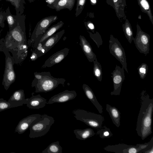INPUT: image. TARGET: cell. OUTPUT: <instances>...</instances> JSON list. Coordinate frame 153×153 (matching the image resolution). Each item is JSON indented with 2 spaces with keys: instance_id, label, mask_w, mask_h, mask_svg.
<instances>
[{
  "instance_id": "cell-1",
  "label": "cell",
  "mask_w": 153,
  "mask_h": 153,
  "mask_svg": "<svg viewBox=\"0 0 153 153\" xmlns=\"http://www.w3.org/2000/svg\"><path fill=\"white\" fill-rule=\"evenodd\" d=\"M16 22L4 38V46L12 54L15 63L24 60L27 56V47L26 35V15L16 14Z\"/></svg>"
},
{
  "instance_id": "cell-2",
  "label": "cell",
  "mask_w": 153,
  "mask_h": 153,
  "mask_svg": "<svg viewBox=\"0 0 153 153\" xmlns=\"http://www.w3.org/2000/svg\"><path fill=\"white\" fill-rule=\"evenodd\" d=\"M140 107L137 118L136 130L138 136L144 140L152 133V116L153 99H151L146 91L140 94Z\"/></svg>"
},
{
  "instance_id": "cell-3",
  "label": "cell",
  "mask_w": 153,
  "mask_h": 153,
  "mask_svg": "<svg viewBox=\"0 0 153 153\" xmlns=\"http://www.w3.org/2000/svg\"><path fill=\"white\" fill-rule=\"evenodd\" d=\"M65 81L64 78L54 77L50 72H45L41 79H37L34 78L31 86L35 87L36 93H46L53 90L59 84L64 86Z\"/></svg>"
},
{
  "instance_id": "cell-4",
  "label": "cell",
  "mask_w": 153,
  "mask_h": 153,
  "mask_svg": "<svg viewBox=\"0 0 153 153\" xmlns=\"http://www.w3.org/2000/svg\"><path fill=\"white\" fill-rule=\"evenodd\" d=\"M75 118L92 128L99 129L102 126L104 119L100 114L81 109H76L73 111Z\"/></svg>"
},
{
  "instance_id": "cell-5",
  "label": "cell",
  "mask_w": 153,
  "mask_h": 153,
  "mask_svg": "<svg viewBox=\"0 0 153 153\" xmlns=\"http://www.w3.org/2000/svg\"><path fill=\"white\" fill-rule=\"evenodd\" d=\"M54 122V119L52 117L45 114L41 115L40 119L30 127L29 137L35 138L45 135Z\"/></svg>"
},
{
  "instance_id": "cell-6",
  "label": "cell",
  "mask_w": 153,
  "mask_h": 153,
  "mask_svg": "<svg viewBox=\"0 0 153 153\" xmlns=\"http://www.w3.org/2000/svg\"><path fill=\"white\" fill-rule=\"evenodd\" d=\"M3 52L5 54V69L2 85L4 86L5 89L7 91L16 79V75L13 67L15 61L13 56L10 55L4 46Z\"/></svg>"
},
{
  "instance_id": "cell-7",
  "label": "cell",
  "mask_w": 153,
  "mask_h": 153,
  "mask_svg": "<svg viewBox=\"0 0 153 153\" xmlns=\"http://www.w3.org/2000/svg\"><path fill=\"white\" fill-rule=\"evenodd\" d=\"M152 142V137L150 141L142 144H137L136 145H128L123 143L112 145H108L104 148L106 151L116 153H137L145 148Z\"/></svg>"
},
{
  "instance_id": "cell-8",
  "label": "cell",
  "mask_w": 153,
  "mask_h": 153,
  "mask_svg": "<svg viewBox=\"0 0 153 153\" xmlns=\"http://www.w3.org/2000/svg\"><path fill=\"white\" fill-rule=\"evenodd\" d=\"M109 42L110 53L120 62L122 67L128 73L125 51L120 42L112 34L110 35Z\"/></svg>"
},
{
  "instance_id": "cell-9",
  "label": "cell",
  "mask_w": 153,
  "mask_h": 153,
  "mask_svg": "<svg viewBox=\"0 0 153 153\" xmlns=\"http://www.w3.org/2000/svg\"><path fill=\"white\" fill-rule=\"evenodd\" d=\"M137 32L133 41L138 51L146 56L149 53L150 36L143 31L137 23Z\"/></svg>"
},
{
  "instance_id": "cell-10",
  "label": "cell",
  "mask_w": 153,
  "mask_h": 153,
  "mask_svg": "<svg viewBox=\"0 0 153 153\" xmlns=\"http://www.w3.org/2000/svg\"><path fill=\"white\" fill-rule=\"evenodd\" d=\"M58 19L57 16L45 17L37 23L31 36L30 41L35 42L37 38L42 35L51 25Z\"/></svg>"
},
{
  "instance_id": "cell-11",
  "label": "cell",
  "mask_w": 153,
  "mask_h": 153,
  "mask_svg": "<svg viewBox=\"0 0 153 153\" xmlns=\"http://www.w3.org/2000/svg\"><path fill=\"white\" fill-rule=\"evenodd\" d=\"M113 84V91L110 93L111 95L119 96L120 94L123 82L124 80V69L116 65L114 70L111 73Z\"/></svg>"
},
{
  "instance_id": "cell-12",
  "label": "cell",
  "mask_w": 153,
  "mask_h": 153,
  "mask_svg": "<svg viewBox=\"0 0 153 153\" xmlns=\"http://www.w3.org/2000/svg\"><path fill=\"white\" fill-rule=\"evenodd\" d=\"M41 116L39 114H33L22 119L18 123L14 132H17L19 134L23 133L32 124L38 120Z\"/></svg>"
},
{
  "instance_id": "cell-13",
  "label": "cell",
  "mask_w": 153,
  "mask_h": 153,
  "mask_svg": "<svg viewBox=\"0 0 153 153\" xmlns=\"http://www.w3.org/2000/svg\"><path fill=\"white\" fill-rule=\"evenodd\" d=\"M69 51V49L65 48L54 53L45 61L41 68L51 67L59 63L68 55Z\"/></svg>"
},
{
  "instance_id": "cell-14",
  "label": "cell",
  "mask_w": 153,
  "mask_h": 153,
  "mask_svg": "<svg viewBox=\"0 0 153 153\" xmlns=\"http://www.w3.org/2000/svg\"><path fill=\"white\" fill-rule=\"evenodd\" d=\"M77 95L75 91L65 90L51 97L47 102V104L55 103L64 102L75 98Z\"/></svg>"
},
{
  "instance_id": "cell-15",
  "label": "cell",
  "mask_w": 153,
  "mask_h": 153,
  "mask_svg": "<svg viewBox=\"0 0 153 153\" xmlns=\"http://www.w3.org/2000/svg\"><path fill=\"white\" fill-rule=\"evenodd\" d=\"M64 24V23L60 21L49 28L42 35L39 37L34 42V48H36L39 43H41L43 45L45 41L61 28Z\"/></svg>"
},
{
  "instance_id": "cell-16",
  "label": "cell",
  "mask_w": 153,
  "mask_h": 153,
  "mask_svg": "<svg viewBox=\"0 0 153 153\" xmlns=\"http://www.w3.org/2000/svg\"><path fill=\"white\" fill-rule=\"evenodd\" d=\"M25 104L29 108L38 109L44 107L47 103V100L40 94L32 95L30 98H26Z\"/></svg>"
},
{
  "instance_id": "cell-17",
  "label": "cell",
  "mask_w": 153,
  "mask_h": 153,
  "mask_svg": "<svg viewBox=\"0 0 153 153\" xmlns=\"http://www.w3.org/2000/svg\"><path fill=\"white\" fill-rule=\"evenodd\" d=\"M79 38V44L89 62H93L97 58L91 45L83 36L80 35Z\"/></svg>"
},
{
  "instance_id": "cell-18",
  "label": "cell",
  "mask_w": 153,
  "mask_h": 153,
  "mask_svg": "<svg viewBox=\"0 0 153 153\" xmlns=\"http://www.w3.org/2000/svg\"><path fill=\"white\" fill-rule=\"evenodd\" d=\"M76 0H56L52 4H47L49 8L58 12L65 9L71 11L74 6Z\"/></svg>"
},
{
  "instance_id": "cell-19",
  "label": "cell",
  "mask_w": 153,
  "mask_h": 153,
  "mask_svg": "<svg viewBox=\"0 0 153 153\" xmlns=\"http://www.w3.org/2000/svg\"><path fill=\"white\" fill-rule=\"evenodd\" d=\"M26 101L24 90L20 89L14 91L8 101L14 108L25 104Z\"/></svg>"
},
{
  "instance_id": "cell-20",
  "label": "cell",
  "mask_w": 153,
  "mask_h": 153,
  "mask_svg": "<svg viewBox=\"0 0 153 153\" xmlns=\"http://www.w3.org/2000/svg\"><path fill=\"white\" fill-rule=\"evenodd\" d=\"M65 32L64 30L52 35L47 39L42 45L44 54L48 51L61 39Z\"/></svg>"
},
{
  "instance_id": "cell-21",
  "label": "cell",
  "mask_w": 153,
  "mask_h": 153,
  "mask_svg": "<svg viewBox=\"0 0 153 153\" xmlns=\"http://www.w3.org/2000/svg\"><path fill=\"white\" fill-rule=\"evenodd\" d=\"M82 89L87 97L94 105L99 113L102 114L103 108L98 102L92 89L88 85L85 84L82 85Z\"/></svg>"
},
{
  "instance_id": "cell-22",
  "label": "cell",
  "mask_w": 153,
  "mask_h": 153,
  "mask_svg": "<svg viewBox=\"0 0 153 153\" xmlns=\"http://www.w3.org/2000/svg\"><path fill=\"white\" fill-rule=\"evenodd\" d=\"M106 110L108 113L113 123L118 128L120 126L121 113L117 108L112 106L108 104H106Z\"/></svg>"
},
{
  "instance_id": "cell-23",
  "label": "cell",
  "mask_w": 153,
  "mask_h": 153,
  "mask_svg": "<svg viewBox=\"0 0 153 153\" xmlns=\"http://www.w3.org/2000/svg\"><path fill=\"white\" fill-rule=\"evenodd\" d=\"M76 137L80 140H85L93 136L95 134L94 131L90 128L83 129H76L74 131Z\"/></svg>"
},
{
  "instance_id": "cell-24",
  "label": "cell",
  "mask_w": 153,
  "mask_h": 153,
  "mask_svg": "<svg viewBox=\"0 0 153 153\" xmlns=\"http://www.w3.org/2000/svg\"><path fill=\"white\" fill-rule=\"evenodd\" d=\"M137 2L141 11L147 15L153 25V16L149 1L147 0H137Z\"/></svg>"
},
{
  "instance_id": "cell-25",
  "label": "cell",
  "mask_w": 153,
  "mask_h": 153,
  "mask_svg": "<svg viewBox=\"0 0 153 153\" xmlns=\"http://www.w3.org/2000/svg\"><path fill=\"white\" fill-rule=\"evenodd\" d=\"M122 27L126 37L131 44L134 38L131 26L127 19H126L124 23L123 24Z\"/></svg>"
},
{
  "instance_id": "cell-26",
  "label": "cell",
  "mask_w": 153,
  "mask_h": 153,
  "mask_svg": "<svg viewBox=\"0 0 153 153\" xmlns=\"http://www.w3.org/2000/svg\"><path fill=\"white\" fill-rule=\"evenodd\" d=\"M10 2L15 7L16 14L22 15L24 12L25 4H26L25 0H5Z\"/></svg>"
},
{
  "instance_id": "cell-27",
  "label": "cell",
  "mask_w": 153,
  "mask_h": 153,
  "mask_svg": "<svg viewBox=\"0 0 153 153\" xmlns=\"http://www.w3.org/2000/svg\"><path fill=\"white\" fill-rule=\"evenodd\" d=\"M42 153H62V148L59 145V141H57L50 144Z\"/></svg>"
},
{
  "instance_id": "cell-28",
  "label": "cell",
  "mask_w": 153,
  "mask_h": 153,
  "mask_svg": "<svg viewBox=\"0 0 153 153\" xmlns=\"http://www.w3.org/2000/svg\"><path fill=\"white\" fill-rule=\"evenodd\" d=\"M106 2L114 8L117 17L119 19H124L121 10L120 0H106Z\"/></svg>"
},
{
  "instance_id": "cell-29",
  "label": "cell",
  "mask_w": 153,
  "mask_h": 153,
  "mask_svg": "<svg viewBox=\"0 0 153 153\" xmlns=\"http://www.w3.org/2000/svg\"><path fill=\"white\" fill-rule=\"evenodd\" d=\"M5 11V20L7 22L9 28V31L13 27L16 22L15 15L12 14L8 7Z\"/></svg>"
},
{
  "instance_id": "cell-30",
  "label": "cell",
  "mask_w": 153,
  "mask_h": 153,
  "mask_svg": "<svg viewBox=\"0 0 153 153\" xmlns=\"http://www.w3.org/2000/svg\"><path fill=\"white\" fill-rule=\"evenodd\" d=\"M93 62L94 63L93 73L94 75L98 81L101 82L102 76L101 65L98 61L97 58Z\"/></svg>"
},
{
  "instance_id": "cell-31",
  "label": "cell",
  "mask_w": 153,
  "mask_h": 153,
  "mask_svg": "<svg viewBox=\"0 0 153 153\" xmlns=\"http://www.w3.org/2000/svg\"><path fill=\"white\" fill-rule=\"evenodd\" d=\"M98 129L96 134L97 135H98L101 138H108L112 137L113 135L110 129L107 127L105 126H102Z\"/></svg>"
},
{
  "instance_id": "cell-32",
  "label": "cell",
  "mask_w": 153,
  "mask_h": 153,
  "mask_svg": "<svg viewBox=\"0 0 153 153\" xmlns=\"http://www.w3.org/2000/svg\"><path fill=\"white\" fill-rule=\"evenodd\" d=\"M88 32L89 34L90 37L95 43L97 47L99 48L103 43V41L100 35L97 31H96L95 33H94L89 31H88Z\"/></svg>"
},
{
  "instance_id": "cell-33",
  "label": "cell",
  "mask_w": 153,
  "mask_h": 153,
  "mask_svg": "<svg viewBox=\"0 0 153 153\" xmlns=\"http://www.w3.org/2000/svg\"><path fill=\"white\" fill-rule=\"evenodd\" d=\"M148 66L145 63H142L137 68L138 73L140 78L143 79L146 77L148 71Z\"/></svg>"
},
{
  "instance_id": "cell-34",
  "label": "cell",
  "mask_w": 153,
  "mask_h": 153,
  "mask_svg": "<svg viewBox=\"0 0 153 153\" xmlns=\"http://www.w3.org/2000/svg\"><path fill=\"white\" fill-rule=\"evenodd\" d=\"M86 0H76L75 9V16H78L82 12L85 5Z\"/></svg>"
},
{
  "instance_id": "cell-35",
  "label": "cell",
  "mask_w": 153,
  "mask_h": 153,
  "mask_svg": "<svg viewBox=\"0 0 153 153\" xmlns=\"http://www.w3.org/2000/svg\"><path fill=\"white\" fill-rule=\"evenodd\" d=\"M13 108L14 107L8 101L0 99V112Z\"/></svg>"
},
{
  "instance_id": "cell-36",
  "label": "cell",
  "mask_w": 153,
  "mask_h": 153,
  "mask_svg": "<svg viewBox=\"0 0 153 153\" xmlns=\"http://www.w3.org/2000/svg\"><path fill=\"white\" fill-rule=\"evenodd\" d=\"M86 29L88 30H90L93 33H94L95 27L93 23L91 21H88L84 23Z\"/></svg>"
},
{
  "instance_id": "cell-37",
  "label": "cell",
  "mask_w": 153,
  "mask_h": 153,
  "mask_svg": "<svg viewBox=\"0 0 153 153\" xmlns=\"http://www.w3.org/2000/svg\"><path fill=\"white\" fill-rule=\"evenodd\" d=\"M139 153H153V142H152L145 148L141 150Z\"/></svg>"
},
{
  "instance_id": "cell-38",
  "label": "cell",
  "mask_w": 153,
  "mask_h": 153,
  "mask_svg": "<svg viewBox=\"0 0 153 153\" xmlns=\"http://www.w3.org/2000/svg\"><path fill=\"white\" fill-rule=\"evenodd\" d=\"M120 5L121 10L123 16L124 18H126L125 13V7L126 6V0H120Z\"/></svg>"
},
{
  "instance_id": "cell-39",
  "label": "cell",
  "mask_w": 153,
  "mask_h": 153,
  "mask_svg": "<svg viewBox=\"0 0 153 153\" xmlns=\"http://www.w3.org/2000/svg\"><path fill=\"white\" fill-rule=\"evenodd\" d=\"M5 20V11L0 12V26L4 28L5 26L4 23Z\"/></svg>"
},
{
  "instance_id": "cell-40",
  "label": "cell",
  "mask_w": 153,
  "mask_h": 153,
  "mask_svg": "<svg viewBox=\"0 0 153 153\" xmlns=\"http://www.w3.org/2000/svg\"><path fill=\"white\" fill-rule=\"evenodd\" d=\"M4 38H3L0 39V52L2 51L4 46Z\"/></svg>"
},
{
  "instance_id": "cell-41",
  "label": "cell",
  "mask_w": 153,
  "mask_h": 153,
  "mask_svg": "<svg viewBox=\"0 0 153 153\" xmlns=\"http://www.w3.org/2000/svg\"><path fill=\"white\" fill-rule=\"evenodd\" d=\"M91 4L92 5H95L97 3L98 0H89Z\"/></svg>"
},
{
  "instance_id": "cell-42",
  "label": "cell",
  "mask_w": 153,
  "mask_h": 153,
  "mask_svg": "<svg viewBox=\"0 0 153 153\" xmlns=\"http://www.w3.org/2000/svg\"><path fill=\"white\" fill-rule=\"evenodd\" d=\"M56 0H45V1L47 4L51 5Z\"/></svg>"
},
{
  "instance_id": "cell-43",
  "label": "cell",
  "mask_w": 153,
  "mask_h": 153,
  "mask_svg": "<svg viewBox=\"0 0 153 153\" xmlns=\"http://www.w3.org/2000/svg\"><path fill=\"white\" fill-rule=\"evenodd\" d=\"M30 3H32L34 2L35 0H27Z\"/></svg>"
},
{
  "instance_id": "cell-44",
  "label": "cell",
  "mask_w": 153,
  "mask_h": 153,
  "mask_svg": "<svg viewBox=\"0 0 153 153\" xmlns=\"http://www.w3.org/2000/svg\"><path fill=\"white\" fill-rule=\"evenodd\" d=\"M1 31L2 30H1L0 31V36H1Z\"/></svg>"
},
{
  "instance_id": "cell-45",
  "label": "cell",
  "mask_w": 153,
  "mask_h": 153,
  "mask_svg": "<svg viewBox=\"0 0 153 153\" xmlns=\"http://www.w3.org/2000/svg\"><path fill=\"white\" fill-rule=\"evenodd\" d=\"M1 0H0V1H1ZM0 11H1V8H0Z\"/></svg>"
},
{
  "instance_id": "cell-46",
  "label": "cell",
  "mask_w": 153,
  "mask_h": 153,
  "mask_svg": "<svg viewBox=\"0 0 153 153\" xmlns=\"http://www.w3.org/2000/svg\"></svg>"
},
{
  "instance_id": "cell-47",
  "label": "cell",
  "mask_w": 153,
  "mask_h": 153,
  "mask_svg": "<svg viewBox=\"0 0 153 153\" xmlns=\"http://www.w3.org/2000/svg\"></svg>"
},
{
  "instance_id": "cell-48",
  "label": "cell",
  "mask_w": 153,
  "mask_h": 153,
  "mask_svg": "<svg viewBox=\"0 0 153 153\" xmlns=\"http://www.w3.org/2000/svg\"></svg>"
}]
</instances>
